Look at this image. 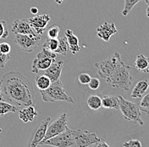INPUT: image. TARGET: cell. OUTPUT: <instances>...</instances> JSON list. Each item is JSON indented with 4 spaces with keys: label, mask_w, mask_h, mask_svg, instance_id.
Returning <instances> with one entry per match:
<instances>
[{
    "label": "cell",
    "mask_w": 149,
    "mask_h": 147,
    "mask_svg": "<svg viewBox=\"0 0 149 147\" xmlns=\"http://www.w3.org/2000/svg\"><path fill=\"white\" fill-rule=\"evenodd\" d=\"M147 16L149 18V6L147 8Z\"/></svg>",
    "instance_id": "ab89813d"
},
{
    "label": "cell",
    "mask_w": 149,
    "mask_h": 147,
    "mask_svg": "<svg viewBox=\"0 0 149 147\" xmlns=\"http://www.w3.org/2000/svg\"><path fill=\"white\" fill-rule=\"evenodd\" d=\"M145 2H146V3L149 6V0H145Z\"/></svg>",
    "instance_id": "60d3db41"
},
{
    "label": "cell",
    "mask_w": 149,
    "mask_h": 147,
    "mask_svg": "<svg viewBox=\"0 0 149 147\" xmlns=\"http://www.w3.org/2000/svg\"><path fill=\"white\" fill-rule=\"evenodd\" d=\"M31 13L33 14V15H37V13H38V9H37V7H32V8H31Z\"/></svg>",
    "instance_id": "8d00e7d4"
},
{
    "label": "cell",
    "mask_w": 149,
    "mask_h": 147,
    "mask_svg": "<svg viewBox=\"0 0 149 147\" xmlns=\"http://www.w3.org/2000/svg\"><path fill=\"white\" fill-rule=\"evenodd\" d=\"M73 135L75 147H89L100 139L95 133L88 130H73Z\"/></svg>",
    "instance_id": "9c48e42d"
},
{
    "label": "cell",
    "mask_w": 149,
    "mask_h": 147,
    "mask_svg": "<svg viewBox=\"0 0 149 147\" xmlns=\"http://www.w3.org/2000/svg\"><path fill=\"white\" fill-rule=\"evenodd\" d=\"M124 147H142L141 142L138 139H130L123 143Z\"/></svg>",
    "instance_id": "1f68e13d"
},
{
    "label": "cell",
    "mask_w": 149,
    "mask_h": 147,
    "mask_svg": "<svg viewBox=\"0 0 149 147\" xmlns=\"http://www.w3.org/2000/svg\"><path fill=\"white\" fill-rule=\"evenodd\" d=\"M3 132V130H2V129H0V133H2Z\"/></svg>",
    "instance_id": "b9f144b4"
},
{
    "label": "cell",
    "mask_w": 149,
    "mask_h": 147,
    "mask_svg": "<svg viewBox=\"0 0 149 147\" xmlns=\"http://www.w3.org/2000/svg\"><path fill=\"white\" fill-rule=\"evenodd\" d=\"M69 46L66 41L65 37L58 38V46L57 47V49L55 50L56 54H60L63 56H67L68 53H69Z\"/></svg>",
    "instance_id": "cb8c5ba5"
},
{
    "label": "cell",
    "mask_w": 149,
    "mask_h": 147,
    "mask_svg": "<svg viewBox=\"0 0 149 147\" xmlns=\"http://www.w3.org/2000/svg\"><path fill=\"white\" fill-rule=\"evenodd\" d=\"M149 88V81L148 80H141L136 83L133 91L130 94V97L132 98H141L142 97Z\"/></svg>",
    "instance_id": "e0dca14e"
},
{
    "label": "cell",
    "mask_w": 149,
    "mask_h": 147,
    "mask_svg": "<svg viewBox=\"0 0 149 147\" xmlns=\"http://www.w3.org/2000/svg\"><path fill=\"white\" fill-rule=\"evenodd\" d=\"M65 37L66 38L68 46H69V50L73 53L76 54L80 52L81 47L79 46V40L78 37H76L73 33V31L70 29L66 30L65 33Z\"/></svg>",
    "instance_id": "2e32d148"
},
{
    "label": "cell",
    "mask_w": 149,
    "mask_h": 147,
    "mask_svg": "<svg viewBox=\"0 0 149 147\" xmlns=\"http://www.w3.org/2000/svg\"><path fill=\"white\" fill-rule=\"evenodd\" d=\"M47 38H58V34H59V27L56 25L51 26L48 28H47Z\"/></svg>",
    "instance_id": "f1b7e54d"
},
{
    "label": "cell",
    "mask_w": 149,
    "mask_h": 147,
    "mask_svg": "<svg viewBox=\"0 0 149 147\" xmlns=\"http://www.w3.org/2000/svg\"><path fill=\"white\" fill-rule=\"evenodd\" d=\"M118 100L120 110L123 115L124 119L130 121L135 124H139L140 126H142L144 124V122L141 119V112L138 104L127 101L121 96H118Z\"/></svg>",
    "instance_id": "277c9868"
},
{
    "label": "cell",
    "mask_w": 149,
    "mask_h": 147,
    "mask_svg": "<svg viewBox=\"0 0 149 147\" xmlns=\"http://www.w3.org/2000/svg\"><path fill=\"white\" fill-rule=\"evenodd\" d=\"M91 76L87 73H81L78 76V81L81 85H88L89 81L91 80Z\"/></svg>",
    "instance_id": "4dcf8cb0"
},
{
    "label": "cell",
    "mask_w": 149,
    "mask_h": 147,
    "mask_svg": "<svg viewBox=\"0 0 149 147\" xmlns=\"http://www.w3.org/2000/svg\"><path fill=\"white\" fill-rule=\"evenodd\" d=\"M92 147H109V146L107 144V142L102 138H100V139L92 145Z\"/></svg>",
    "instance_id": "d590c367"
},
{
    "label": "cell",
    "mask_w": 149,
    "mask_h": 147,
    "mask_svg": "<svg viewBox=\"0 0 149 147\" xmlns=\"http://www.w3.org/2000/svg\"><path fill=\"white\" fill-rule=\"evenodd\" d=\"M130 66L126 65L125 63L113 72L105 80L111 85L112 87L114 88H120L125 92L130 91V86L132 85L133 77L130 74Z\"/></svg>",
    "instance_id": "7a4b0ae2"
},
{
    "label": "cell",
    "mask_w": 149,
    "mask_h": 147,
    "mask_svg": "<svg viewBox=\"0 0 149 147\" xmlns=\"http://www.w3.org/2000/svg\"><path fill=\"white\" fill-rule=\"evenodd\" d=\"M87 106L92 110H99L102 107V98L97 95L90 96L87 99Z\"/></svg>",
    "instance_id": "7402d4cb"
},
{
    "label": "cell",
    "mask_w": 149,
    "mask_h": 147,
    "mask_svg": "<svg viewBox=\"0 0 149 147\" xmlns=\"http://www.w3.org/2000/svg\"><path fill=\"white\" fill-rule=\"evenodd\" d=\"M138 106L141 111L149 115V93L142 96V99L138 103Z\"/></svg>",
    "instance_id": "4316f807"
},
{
    "label": "cell",
    "mask_w": 149,
    "mask_h": 147,
    "mask_svg": "<svg viewBox=\"0 0 149 147\" xmlns=\"http://www.w3.org/2000/svg\"><path fill=\"white\" fill-rule=\"evenodd\" d=\"M0 51L3 53L9 54L11 52V46L8 42H2V43H0Z\"/></svg>",
    "instance_id": "e575fe53"
},
{
    "label": "cell",
    "mask_w": 149,
    "mask_h": 147,
    "mask_svg": "<svg viewBox=\"0 0 149 147\" xmlns=\"http://www.w3.org/2000/svg\"><path fill=\"white\" fill-rule=\"evenodd\" d=\"M100 86V80L97 78H91V80L88 83V87L93 90V91H96L99 88Z\"/></svg>",
    "instance_id": "d6a6232c"
},
{
    "label": "cell",
    "mask_w": 149,
    "mask_h": 147,
    "mask_svg": "<svg viewBox=\"0 0 149 147\" xmlns=\"http://www.w3.org/2000/svg\"><path fill=\"white\" fill-rule=\"evenodd\" d=\"M65 64V62L63 60L58 62H54L47 69L43 70V74H45L49 77L52 82H55L57 80H60V76L62 73V69Z\"/></svg>",
    "instance_id": "5bb4252c"
},
{
    "label": "cell",
    "mask_w": 149,
    "mask_h": 147,
    "mask_svg": "<svg viewBox=\"0 0 149 147\" xmlns=\"http://www.w3.org/2000/svg\"><path fill=\"white\" fill-rule=\"evenodd\" d=\"M50 20H51V16L47 14L40 15L28 19L31 26L38 36H41L45 32Z\"/></svg>",
    "instance_id": "30bf717a"
},
{
    "label": "cell",
    "mask_w": 149,
    "mask_h": 147,
    "mask_svg": "<svg viewBox=\"0 0 149 147\" xmlns=\"http://www.w3.org/2000/svg\"><path fill=\"white\" fill-rule=\"evenodd\" d=\"M54 61L55 59L47 58H36L32 63L31 72L34 74H38L41 70L43 71L47 69Z\"/></svg>",
    "instance_id": "9a60e30c"
},
{
    "label": "cell",
    "mask_w": 149,
    "mask_h": 147,
    "mask_svg": "<svg viewBox=\"0 0 149 147\" xmlns=\"http://www.w3.org/2000/svg\"><path fill=\"white\" fill-rule=\"evenodd\" d=\"M58 46V38H47V41L43 43L42 47H45L51 52H55Z\"/></svg>",
    "instance_id": "484cf974"
},
{
    "label": "cell",
    "mask_w": 149,
    "mask_h": 147,
    "mask_svg": "<svg viewBox=\"0 0 149 147\" xmlns=\"http://www.w3.org/2000/svg\"><path fill=\"white\" fill-rule=\"evenodd\" d=\"M64 1H65V0H55V3H58V4H61Z\"/></svg>",
    "instance_id": "f35d334b"
},
{
    "label": "cell",
    "mask_w": 149,
    "mask_h": 147,
    "mask_svg": "<svg viewBox=\"0 0 149 147\" xmlns=\"http://www.w3.org/2000/svg\"><path fill=\"white\" fill-rule=\"evenodd\" d=\"M68 128L67 126V114L62 113L55 121H54L52 123H49L47 126L46 131V135L43 139L38 144V146H42L44 141L50 138H53L56 135L63 133Z\"/></svg>",
    "instance_id": "ba28073f"
},
{
    "label": "cell",
    "mask_w": 149,
    "mask_h": 147,
    "mask_svg": "<svg viewBox=\"0 0 149 147\" xmlns=\"http://www.w3.org/2000/svg\"><path fill=\"white\" fill-rule=\"evenodd\" d=\"M42 100L45 102H54L58 101H64L68 103H74V100L71 96H68L65 92L61 80L55 82H52L50 86L46 90L40 91Z\"/></svg>",
    "instance_id": "3957f363"
},
{
    "label": "cell",
    "mask_w": 149,
    "mask_h": 147,
    "mask_svg": "<svg viewBox=\"0 0 149 147\" xmlns=\"http://www.w3.org/2000/svg\"><path fill=\"white\" fill-rule=\"evenodd\" d=\"M118 32L116 26L113 23H109L104 22L100 26H98L97 29V35L102 41L108 42L112 36L116 34Z\"/></svg>",
    "instance_id": "4fadbf2b"
},
{
    "label": "cell",
    "mask_w": 149,
    "mask_h": 147,
    "mask_svg": "<svg viewBox=\"0 0 149 147\" xmlns=\"http://www.w3.org/2000/svg\"><path fill=\"white\" fill-rule=\"evenodd\" d=\"M35 84L40 91H43L50 86V85L52 84V81L49 79V77L45 74L38 73L37 77L35 78Z\"/></svg>",
    "instance_id": "44dd1931"
},
{
    "label": "cell",
    "mask_w": 149,
    "mask_h": 147,
    "mask_svg": "<svg viewBox=\"0 0 149 147\" xmlns=\"http://www.w3.org/2000/svg\"><path fill=\"white\" fill-rule=\"evenodd\" d=\"M9 58H10V55L9 54L3 53L0 51V68L1 69H4L5 68L6 64L9 62Z\"/></svg>",
    "instance_id": "836d02e7"
},
{
    "label": "cell",
    "mask_w": 149,
    "mask_h": 147,
    "mask_svg": "<svg viewBox=\"0 0 149 147\" xmlns=\"http://www.w3.org/2000/svg\"><path fill=\"white\" fill-rule=\"evenodd\" d=\"M9 36V30L7 24L4 20L0 19V40L5 39Z\"/></svg>",
    "instance_id": "f546056e"
},
{
    "label": "cell",
    "mask_w": 149,
    "mask_h": 147,
    "mask_svg": "<svg viewBox=\"0 0 149 147\" xmlns=\"http://www.w3.org/2000/svg\"><path fill=\"white\" fill-rule=\"evenodd\" d=\"M102 107L107 109H120L118 96H104L102 98Z\"/></svg>",
    "instance_id": "ffe728a7"
},
{
    "label": "cell",
    "mask_w": 149,
    "mask_h": 147,
    "mask_svg": "<svg viewBox=\"0 0 149 147\" xmlns=\"http://www.w3.org/2000/svg\"><path fill=\"white\" fill-rule=\"evenodd\" d=\"M1 92L4 100L26 107L35 106L36 96L34 88L30 80L18 71L6 73L0 80Z\"/></svg>",
    "instance_id": "6da1fadb"
},
{
    "label": "cell",
    "mask_w": 149,
    "mask_h": 147,
    "mask_svg": "<svg viewBox=\"0 0 149 147\" xmlns=\"http://www.w3.org/2000/svg\"><path fill=\"white\" fill-rule=\"evenodd\" d=\"M141 1L142 0H125V5H124V9L122 10V15L124 16H126L127 15H129V13L131 11V9L134 8V6Z\"/></svg>",
    "instance_id": "d4e9b609"
},
{
    "label": "cell",
    "mask_w": 149,
    "mask_h": 147,
    "mask_svg": "<svg viewBox=\"0 0 149 147\" xmlns=\"http://www.w3.org/2000/svg\"><path fill=\"white\" fill-rule=\"evenodd\" d=\"M0 101H4V98H3L2 92H1V83H0Z\"/></svg>",
    "instance_id": "74e56055"
},
{
    "label": "cell",
    "mask_w": 149,
    "mask_h": 147,
    "mask_svg": "<svg viewBox=\"0 0 149 147\" xmlns=\"http://www.w3.org/2000/svg\"><path fill=\"white\" fill-rule=\"evenodd\" d=\"M17 111L18 107L14 106L13 104L4 101H0V117H3L9 112H15Z\"/></svg>",
    "instance_id": "603a6c76"
},
{
    "label": "cell",
    "mask_w": 149,
    "mask_h": 147,
    "mask_svg": "<svg viewBox=\"0 0 149 147\" xmlns=\"http://www.w3.org/2000/svg\"><path fill=\"white\" fill-rule=\"evenodd\" d=\"M135 68L141 73H149V58L143 54L136 56L135 60Z\"/></svg>",
    "instance_id": "d6986e66"
},
{
    "label": "cell",
    "mask_w": 149,
    "mask_h": 147,
    "mask_svg": "<svg viewBox=\"0 0 149 147\" xmlns=\"http://www.w3.org/2000/svg\"><path fill=\"white\" fill-rule=\"evenodd\" d=\"M57 54L54 52L49 51L45 47H42L38 53H37L36 58H52V59H56Z\"/></svg>",
    "instance_id": "83f0119b"
},
{
    "label": "cell",
    "mask_w": 149,
    "mask_h": 147,
    "mask_svg": "<svg viewBox=\"0 0 149 147\" xmlns=\"http://www.w3.org/2000/svg\"><path fill=\"white\" fill-rule=\"evenodd\" d=\"M37 115L38 112L36 111L34 106H28L19 111V118L24 123L32 122Z\"/></svg>",
    "instance_id": "ac0fdd59"
},
{
    "label": "cell",
    "mask_w": 149,
    "mask_h": 147,
    "mask_svg": "<svg viewBox=\"0 0 149 147\" xmlns=\"http://www.w3.org/2000/svg\"><path fill=\"white\" fill-rule=\"evenodd\" d=\"M124 62L122 61L120 54L119 53H113L109 58L96 63L94 66L97 69V74L99 77L106 80Z\"/></svg>",
    "instance_id": "5b68a950"
},
{
    "label": "cell",
    "mask_w": 149,
    "mask_h": 147,
    "mask_svg": "<svg viewBox=\"0 0 149 147\" xmlns=\"http://www.w3.org/2000/svg\"><path fill=\"white\" fill-rule=\"evenodd\" d=\"M52 146L54 147H75L73 130L67 128L63 133L48 139L42 146Z\"/></svg>",
    "instance_id": "8992f818"
},
{
    "label": "cell",
    "mask_w": 149,
    "mask_h": 147,
    "mask_svg": "<svg viewBox=\"0 0 149 147\" xmlns=\"http://www.w3.org/2000/svg\"><path fill=\"white\" fill-rule=\"evenodd\" d=\"M40 39L41 37L38 35L15 34V42L21 48L22 51L26 53H31L38 47Z\"/></svg>",
    "instance_id": "52a82bcc"
},
{
    "label": "cell",
    "mask_w": 149,
    "mask_h": 147,
    "mask_svg": "<svg viewBox=\"0 0 149 147\" xmlns=\"http://www.w3.org/2000/svg\"><path fill=\"white\" fill-rule=\"evenodd\" d=\"M50 121H51V118L47 117V118H45V119H43L41 122L40 125L38 126L36 132L33 135V137L31 140L29 147H37L38 146V144L43 139L45 135H46L47 126L50 123Z\"/></svg>",
    "instance_id": "7c38bea8"
},
{
    "label": "cell",
    "mask_w": 149,
    "mask_h": 147,
    "mask_svg": "<svg viewBox=\"0 0 149 147\" xmlns=\"http://www.w3.org/2000/svg\"><path fill=\"white\" fill-rule=\"evenodd\" d=\"M11 30L15 34H28V35H37L33 29L31 28L27 19H15L11 26Z\"/></svg>",
    "instance_id": "8fae6325"
}]
</instances>
